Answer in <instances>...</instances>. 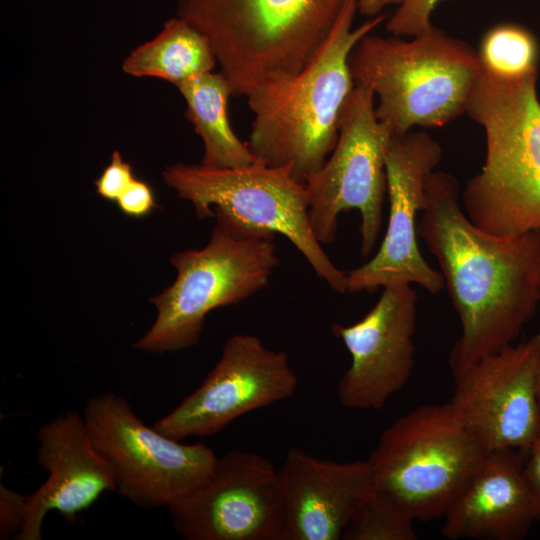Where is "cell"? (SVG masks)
Instances as JSON below:
<instances>
[{"instance_id": "obj_22", "label": "cell", "mask_w": 540, "mask_h": 540, "mask_svg": "<svg viewBox=\"0 0 540 540\" xmlns=\"http://www.w3.org/2000/svg\"><path fill=\"white\" fill-rule=\"evenodd\" d=\"M414 522L398 500L375 488L356 511L341 540H416Z\"/></svg>"}, {"instance_id": "obj_20", "label": "cell", "mask_w": 540, "mask_h": 540, "mask_svg": "<svg viewBox=\"0 0 540 540\" xmlns=\"http://www.w3.org/2000/svg\"><path fill=\"white\" fill-rule=\"evenodd\" d=\"M217 64L207 37L185 19L164 22L149 41L134 48L123 60L122 70L133 77H153L175 86L213 71Z\"/></svg>"}, {"instance_id": "obj_30", "label": "cell", "mask_w": 540, "mask_h": 540, "mask_svg": "<svg viewBox=\"0 0 540 540\" xmlns=\"http://www.w3.org/2000/svg\"><path fill=\"white\" fill-rule=\"evenodd\" d=\"M538 295L540 299V270H539V278H538Z\"/></svg>"}, {"instance_id": "obj_10", "label": "cell", "mask_w": 540, "mask_h": 540, "mask_svg": "<svg viewBox=\"0 0 540 540\" xmlns=\"http://www.w3.org/2000/svg\"><path fill=\"white\" fill-rule=\"evenodd\" d=\"M374 98L369 88L355 85L333 151L304 181L310 224L321 244L335 240L342 212L359 211L362 257L372 253L380 233L387 194L386 156L393 138L377 118Z\"/></svg>"}, {"instance_id": "obj_13", "label": "cell", "mask_w": 540, "mask_h": 540, "mask_svg": "<svg viewBox=\"0 0 540 540\" xmlns=\"http://www.w3.org/2000/svg\"><path fill=\"white\" fill-rule=\"evenodd\" d=\"M442 153L441 145L426 132L393 136L386 156V232L374 256L347 272V293L417 284L437 294L445 287L441 272L425 261L417 243V215L424 208L426 178L440 163Z\"/></svg>"}, {"instance_id": "obj_19", "label": "cell", "mask_w": 540, "mask_h": 540, "mask_svg": "<svg viewBox=\"0 0 540 540\" xmlns=\"http://www.w3.org/2000/svg\"><path fill=\"white\" fill-rule=\"evenodd\" d=\"M186 102L185 116L203 142L202 165L233 168L256 160L229 122L227 106L233 88L221 72H206L178 84Z\"/></svg>"}, {"instance_id": "obj_14", "label": "cell", "mask_w": 540, "mask_h": 540, "mask_svg": "<svg viewBox=\"0 0 540 540\" xmlns=\"http://www.w3.org/2000/svg\"><path fill=\"white\" fill-rule=\"evenodd\" d=\"M540 331L485 355L459 376L450 403L487 452H525L538 438Z\"/></svg>"}, {"instance_id": "obj_28", "label": "cell", "mask_w": 540, "mask_h": 540, "mask_svg": "<svg viewBox=\"0 0 540 540\" xmlns=\"http://www.w3.org/2000/svg\"><path fill=\"white\" fill-rule=\"evenodd\" d=\"M405 0H356L357 11L369 18L382 14L389 5H401Z\"/></svg>"}, {"instance_id": "obj_16", "label": "cell", "mask_w": 540, "mask_h": 540, "mask_svg": "<svg viewBox=\"0 0 540 540\" xmlns=\"http://www.w3.org/2000/svg\"><path fill=\"white\" fill-rule=\"evenodd\" d=\"M38 465L46 481L27 496L26 516L17 540H41L50 511L67 522L92 506L105 492H115L112 470L92 443L84 418L67 411L43 424L37 433Z\"/></svg>"}, {"instance_id": "obj_21", "label": "cell", "mask_w": 540, "mask_h": 540, "mask_svg": "<svg viewBox=\"0 0 540 540\" xmlns=\"http://www.w3.org/2000/svg\"><path fill=\"white\" fill-rule=\"evenodd\" d=\"M482 69L498 76H519L538 70L539 47L525 27L502 23L488 29L477 51Z\"/></svg>"}, {"instance_id": "obj_4", "label": "cell", "mask_w": 540, "mask_h": 540, "mask_svg": "<svg viewBox=\"0 0 540 540\" xmlns=\"http://www.w3.org/2000/svg\"><path fill=\"white\" fill-rule=\"evenodd\" d=\"M405 40L367 34L353 48L355 85L378 98L376 115L393 136L440 127L466 112L482 66L468 43L432 26Z\"/></svg>"}, {"instance_id": "obj_12", "label": "cell", "mask_w": 540, "mask_h": 540, "mask_svg": "<svg viewBox=\"0 0 540 540\" xmlns=\"http://www.w3.org/2000/svg\"><path fill=\"white\" fill-rule=\"evenodd\" d=\"M168 511L186 540H284L277 470L255 452L218 457L210 479Z\"/></svg>"}, {"instance_id": "obj_2", "label": "cell", "mask_w": 540, "mask_h": 540, "mask_svg": "<svg viewBox=\"0 0 540 540\" xmlns=\"http://www.w3.org/2000/svg\"><path fill=\"white\" fill-rule=\"evenodd\" d=\"M356 0H345L326 40L297 74L262 82L245 97L253 113L247 145L270 166L291 165L301 182L333 151L344 106L355 87L349 56L386 18L382 13L353 28Z\"/></svg>"}, {"instance_id": "obj_26", "label": "cell", "mask_w": 540, "mask_h": 540, "mask_svg": "<svg viewBox=\"0 0 540 540\" xmlns=\"http://www.w3.org/2000/svg\"><path fill=\"white\" fill-rule=\"evenodd\" d=\"M116 203L122 213L134 218L144 217L157 207L151 186L137 178L122 193Z\"/></svg>"}, {"instance_id": "obj_23", "label": "cell", "mask_w": 540, "mask_h": 540, "mask_svg": "<svg viewBox=\"0 0 540 540\" xmlns=\"http://www.w3.org/2000/svg\"><path fill=\"white\" fill-rule=\"evenodd\" d=\"M443 0H405L386 20V30L395 36L414 37L433 25L431 15Z\"/></svg>"}, {"instance_id": "obj_15", "label": "cell", "mask_w": 540, "mask_h": 540, "mask_svg": "<svg viewBox=\"0 0 540 540\" xmlns=\"http://www.w3.org/2000/svg\"><path fill=\"white\" fill-rule=\"evenodd\" d=\"M417 303L412 285L388 286L358 322L331 326L351 356L337 385L342 406L381 409L407 385L414 368Z\"/></svg>"}, {"instance_id": "obj_6", "label": "cell", "mask_w": 540, "mask_h": 540, "mask_svg": "<svg viewBox=\"0 0 540 540\" xmlns=\"http://www.w3.org/2000/svg\"><path fill=\"white\" fill-rule=\"evenodd\" d=\"M215 225L201 249L172 255L175 281L150 298L157 316L132 348L163 354L198 344L209 312L263 290L279 265L275 233L251 228L214 210Z\"/></svg>"}, {"instance_id": "obj_11", "label": "cell", "mask_w": 540, "mask_h": 540, "mask_svg": "<svg viewBox=\"0 0 540 540\" xmlns=\"http://www.w3.org/2000/svg\"><path fill=\"white\" fill-rule=\"evenodd\" d=\"M298 386L288 354L238 333L201 385L153 427L176 440L217 434L237 418L292 397Z\"/></svg>"}, {"instance_id": "obj_25", "label": "cell", "mask_w": 540, "mask_h": 540, "mask_svg": "<svg viewBox=\"0 0 540 540\" xmlns=\"http://www.w3.org/2000/svg\"><path fill=\"white\" fill-rule=\"evenodd\" d=\"M27 496L0 485V539H17L23 529Z\"/></svg>"}, {"instance_id": "obj_5", "label": "cell", "mask_w": 540, "mask_h": 540, "mask_svg": "<svg viewBox=\"0 0 540 540\" xmlns=\"http://www.w3.org/2000/svg\"><path fill=\"white\" fill-rule=\"evenodd\" d=\"M345 0H176L177 16L209 40L234 95L300 72L329 35Z\"/></svg>"}, {"instance_id": "obj_24", "label": "cell", "mask_w": 540, "mask_h": 540, "mask_svg": "<svg viewBox=\"0 0 540 540\" xmlns=\"http://www.w3.org/2000/svg\"><path fill=\"white\" fill-rule=\"evenodd\" d=\"M135 178L132 165L123 160L118 150H114L110 163L94 181V185L100 197L116 202Z\"/></svg>"}, {"instance_id": "obj_3", "label": "cell", "mask_w": 540, "mask_h": 540, "mask_svg": "<svg viewBox=\"0 0 540 540\" xmlns=\"http://www.w3.org/2000/svg\"><path fill=\"white\" fill-rule=\"evenodd\" d=\"M538 70L498 76L482 69L466 113L483 127L481 171L460 194L463 211L499 237L540 231V101Z\"/></svg>"}, {"instance_id": "obj_18", "label": "cell", "mask_w": 540, "mask_h": 540, "mask_svg": "<svg viewBox=\"0 0 540 540\" xmlns=\"http://www.w3.org/2000/svg\"><path fill=\"white\" fill-rule=\"evenodd\" d=\"M523 458L515 449L488 452L444 516L451 540H522L533 524Z\"/></svg>"}, {"instance_id": "obj_29", "label": "cell", "mask_w": 540, "mask_h": 540, "mask_svg": "<svg viewBox=\"0 0 540 540\" xmlns=\"http://www.w3.org/2000/svg\"><path fill=\"white\" fill-rule=\"evenodd\" d=\"M537 399H538V411H539L538 438H540V369H539L538 381H537Z\"/></svg>"}, {"instance_id": "obj_17", "label": "cell", "mask_w": 540, "mask_h": 540, "mask_svg": "<svg viewBox=\"0 0 540 540\" xmlns=\"http://www.w3.org/2000/svg\"><path fill=\"white\" fill-rule=\"evenodd\" d=\"M284 540H339L363 501L375 489L367 460L333 462L298 447L277 470Z\"/></svg>"}, {"instance_id": "obj_27", "label": "cell", "mask_w": 540, "mask_h": 540, "mask_svg": "<svg viewBox=\"0 0 540 540\" xmlns=\"http://www.w3.org/2000/svg\"><path fill=\"white\" fill-rule=\"evenodd\" d=\"M522 473L529 495L532 514L535 521H540V438L523 452Z\"/></svg>"}, {"instance_id": "obj_8", "label": "cell", "mask_w": 540, "mask_h": 540, "mask_svg": "<svg viewBox=\"0 0 540 540\" xmlns=\"http://www.w3.org/2000/svg\"><path fill=\"white\" fill-rule=\"evenodd\" d=\"M162 177L179 198L192 204L199 219L218 210L243 225L281 234L333 291L347 293V272L333 263L316 238L305 183L294 176L291 165L270 166L256 159L241 167L212 168L180 162L167 166Z\"/></svg>"}, {"instance_id": "obj_1", "label": "cell", "mask_w": 540, "mask_h": 540, "mask_svg": "<svg viewBox=\"0 0 540 540\" xmlns=\"http://www.w3.org/2000/svg\"><path fill=\"white\" fill-rule=\"evenodd\" d=\"M460 194L455 176L432 171L417 226L461 323L449 356L453 378L513 344L540 301V231L517 237L485 232L466 216Z\"/></svg>"}, {"instance_id": "obj_9", "label": "cell", "mask_w": 540, "mask_h": 540, "mask_svg": "<svg viewBox=\"0 0 540 540\" xmlns=\"http://www.w3.org/2000/svg\"><path fill=\"white\" fill-rule=\"evenodd\" d=\"M82 416L113 473L115 492L143 508L169 507L212 476L218 457L204 443L184 444L147 426L113 392L89 398Z\"/></svg>"}, {"instance_id": "obj_7", "label": "cell", "mask_w": 540, "mask_h": 540, "mask_svg": "<svg viewBox=\"0 0 540 540\" xmlns=\"http://www.w3.org/2000/svg\"><path fill=\"white\" fill-rule=\"evenodd\" d=\"M488 452L450 402L419 405L381 434L368 461L375 488L415 521L444 518Z\"/></svg>"}]
</instances>
